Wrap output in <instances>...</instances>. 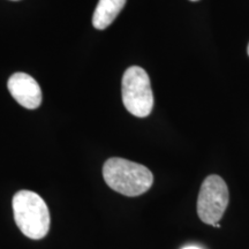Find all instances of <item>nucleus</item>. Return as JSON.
<instances>
[{
	"mask_svg": "<svg viewBox=\"0 0 249 249\" xmlns=\"http://www.w3.org/2000/svg\"><path fill=\"white\" fill-rule=\"evenodd\" d=\"M103 177L111 189L129 197L144 194L154 183V176L148 167L119 157L105 161Z\"/></svg>",
	"mask_w": 249,
	"mask_h": 249,
	"instance_id": "f257e3e1",
	"label": "nucleus"
},
{
	"mask_svg": "<svg viewBox=\"0 0 249 249\" xmlns=\"http://www.w3.org/2000/svg\"><path fill=\"white\" fill-rule=\"evenodd\" d=\"M14 220L27 238L40 240L49 233L50 211L45 201L35 192L18 191L12 201Z\"/></svg>",
	"mask_w": 249,
	"mask_h": 249,
	"instance_id": "f03ea898",
	"label": "nucleus"
},
{
	"mask_svg": "<svg viewBox=\"0 0 249 249\" xmlns=\"http://www.w3.org/2000/svg\"><path fill=\"white\" fill-rule=\"evenodd\" d=\"M123 103L129 113L138 118H145L154 107L150 79L148 73L139 66H132L124 73L121 82Z\"/></svg>",
	"mask_w": 249,
	"mask_h": 249,
	"instance_id": "7ed1b4c3",
	"label": "nucleus"
},
{
	"mask_svg": "<svg viewBox=\"0 0 249 249\" xmlns=\"http://www.w3.org/2000/svg\"><path fill=\"white\" fill-rule=\"evenodd\" d=\"M230 201L229 188L223 178L211 174L204 179L197 198V214L202 222L214 226L222 219Z\"/></svg>",
	"mask_w": 249,
	"mask_h": 249,
	"instance_id": "20e7f679",
	"label": "nucleus"
},
{
	"mask_svg": "<svg viewBox=\"0 0 249 249\" xmlns=\"http://www.w3.org/2000/svg\"><path fill=\"white\" fill-rule=\"evenodd\" d=\"M11 95L21 107L35 110L42 103V90L37 81L26 73H15L8 79Z\"/></svg>",
	"mask_w": 249,
	"mask_h": 249,
	"instance_id": "39448f33",
	"label": "nucleus"
},
{
	"mask_svg": "<svg viewBox=\"0 0 249 249\" xmlns=\"http://www.w3.org/2000/svg\"><path fill=\"white\" fill-rule=\"evenodd\" d=\"M127 0H99L92 15V24L96 29H107L123 11Z\"/></svg>",
	"mask_w": 249,
	"mask_h": 249,
	"instance_id": "423d86ee",
	"label": "nucleus"
},
{
	"mask_svg": "<svg viewBox=\"0 0 249 249\" xmlns=\"http://www.w3.org/2000/svg\"><path fill=\"white\" fill-rule=\"evenodd\" d=\"M182 249H201V248L195 247V246H188V247H185V248H182Z\"/></svg>",
	"mask_w": 249,
	"mask_h": 249,
	"instance_id": "0eeeda50",
	"label": "nucleus"
},
{
	"mask_svg": "<svg viewBox=\"0 0 249 249\" xmlns=\"http://www.w3.org/2000/svg\"><path fill=\"white\" fill-rule=\"evenodd\" d=\"M247 52H248V55H249V44H248V48H247Z\"/></svg>",
	"mask_w": 249,
	"mask_h": 249,
	"instance_id": "6e6552de",
	"label": "nucleus"
},
{
	"mask_svg": "<svg viewBox=\"0 0 249 249\" xmlns=\"http://www.w3.org/2000/svg\"><path fill=\"white\" fill-rule=\"evenodd\" d=\"M191 1H197V0H191Z\"/></svg>",
	"mask_w": 249,
	"mask_h": 249,
	"instance_id": "1a4fd4ad",
	"label": "nucleus"
},
{
	"mask_svg": "<svg viewBox=\"0 0 249 249\" xmlns=\"http://www.w3.org/2000/svg\"><path fill=\"white\" fill-rule=\"evenodd\" d=\"M14 1H18V0H14Z\"/></svg>",
	"mask_w": 249,
	"mask_h": 249,
	"instance_id": "9d476101",
	"label": "nucleus"
}]
</instances>
